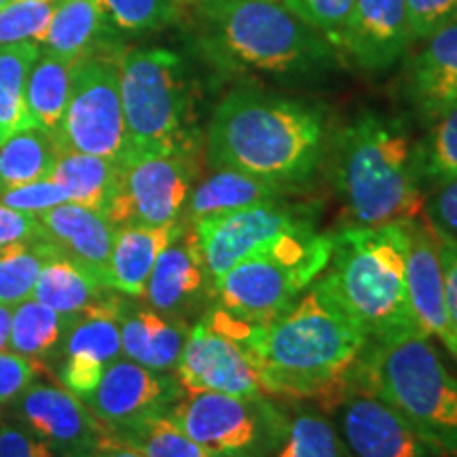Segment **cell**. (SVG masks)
I'll list each match as a JSON object with an SVG mask.
<instances>
[{
	"label": "cell",
	"mask_w": 457,
	"mask_h": 457,
	"mask_svg": "<svg viewBox=\"0 0 457 457\" xmlns=\"http://www.w3.org/2000/svg\"><path fill=\"white\" fill-rule=\"evenodd\" d=\"M328 111L318 102L239 85L220 98L204 134L210 170H236L288 195L303 193L327 162Z\"/></svg>",
	"instance_id": "obj_1"
},
{
	"label": "cell",
	"mask_w": 457,
	"mask_h": 457,
	"mask_svg": "<svg viewBox=\"0 0 457 457\" xmlns=\"http://www.w3.org/2000/svg\"><path fill=\"white\" fill-rule=\"evenodd\" d=\"M191 45L210 71L237 81H318L343 66L333 43L282 0L195 3Z\"/></svg>",
	"instance_id": "obj_2"
},
{
	"label": "cell",
	"mask_w": 457,
	"mask_h": 457,
	"mask_svg": "<svg viewBox=\"0 0 457 457\" xmlns=\"http://www.w3.org/2000/svg\"><path fill=\"white\" fill-rule=\"evenodd\" d=\"M244 343L271 396L324 407L350 379L369 339L316 279L276 318L248 322Z\"/></svg>",
	"instance_id": "obj_3"
},
{
	"label": "cell",
	"mask_w": 457,
	"mask_h": 457,
	"mask_svg": "<svg viewBox=\"0 0 457 457\" xmlns=\"http://www.w3.org/2000/svg\"><path fill=\"white\" fill-rule=\"evenodd\" d=\"M333 185L347 227H381L421 216L415 138L398 114L364 108L335 131L328 148Z\"/></svg>",
	"instance_id": "obj_4"
},
{
	"label": "cell",
	"mask_w": 457,
	"mask_h": 457,
	"mask_svg": "<svg viewBox=\"0 0 457 457\" xmlns=\"http://www.w3.org/2000/svg\"><path fill=\"white\" fill-rule=\"evenodd\" d=\"M318 279L370 343L428 335L409 296L404 222L333 233V253Z\"/></svg>",
	"instance_id": "obj_5"
},
{
	"label": "cell",
	"mask_w": 457,
	"mask_h": 457,
	"mask_svg": "<svg viewBox=\"0 0 457 457\" xmlns=\"http://www.w3.org/2000/svg\"><path fill=\"white\" fill-rule=\"evenodd\" d=\"M119 85L128 159L155 153H202L197 85L185 57L165 47L131 49L119 60Z\"/></svg>",
	"instance_id": "obj_6"
},
{
	"label": "cell",
	"mask_w": 457,
	"mask_h": 457,
	"mask_svg": "<svg viewBox=\"0 0 457 457\" xmlns=\"http://www.w3.org/2000/svg\"><path fill=\"white\" fill-rule=\"evenodd\" d=\"M352 373L392 404L432 447L457 457V377L430 335L369 341Z\"/></svg>",
	"instance_id": "obj_7"
},
{
	"label": "cell",
	"mask_w": 457,
	"mask_h": 457,
	"mask_svg": "<svg viewBox=\"0 0 457 457\" xmlns=\"http://www.w3.org/2000/svg\"><path fill=\"white\" fill-rule=\"evenodd\" d=\"M333 233L295 228L250 253L214 282V303L239 320L262 324L290 307L327 270Z\"/></svg>",
	"instance_id": "obj_8"
},
{
	"label": "cell",
	"mask_w": 457,
	"mask_h": 457,
	"mask_svg": "<svg viewBox=\"0 0 457 457\" xmlns=\"http://www.w3.org/2000/svg\"><path fill=\"white\" fill-rule=\"evenodd\" d=\"M168 415L216 457H273L290 421L288 404L273 396L220 392L185 394Z\"/></svg>",
	"instance_id": "obj_9"
},
{
	"label": "cell",
	"mask_w": 457,
	"mask_h": 457,
	"mask_svg": "<svg viewBox=\"0 0 457 457\" xmlns=\"http://www.w3.org/2000/svg\"><path fill=\"white\" fill-rule=\"evenodd\" d=\"M119 60L94 51L72 64L64 114L51 134L60 153H87L119 165L128 159Z\"/></svg>",
	"instance_id": "obj_10"
},
{
	"label": "cell",
	"mask_w": 457,
	"mask_h": 457,
	"mask_svg": "<svg viewBox=\"0 0 457 457\" xmlns=\"http://www.w3.org/2000/svg\"><path fill=\"white\" fill-rule=\"evenodd\" d=\"M244 320L210 305L188 330L176 379L185 394L220 392L236 396H271L244 343Z\"/></svg>",
	"instance_id": "obj_11"
},
{
	"label": "cell",
	"mask_w": 457,
	"mask_h": 457,
	"mask_svg": "<svg viewBox=\"0 0 457 457\" xmlns=\"http://www.w3.org/2000/svg\"><path fill=\"white\" fill-rule=\"evenodd\" d=\"M199 179V153H155L121 165L119 188L106 219L114 227H162L185 219Z\"/></svg>",
	"instance_id": "obj_12"
},
{
	"label": "cell",
	"mask_w": 457,
	"mask_h": 457,
	"mask_svg": "<svg viewBox=\"0 0 457 457\" xmlns=\"http://www.w3.org/2000/svg\"><path fill=\"white\" fill-rule=\"evenodd\" d=\"M320 204L279 197L233 212L191 222L212 282L273 237L295 228L316 227Z\"/></svg>",
	"instance_id": "obj_13"
},
{
	"label": "cell",
	"mask_w": 457,
	"mask_h": 457,
	"mask_svg": "<svg viewBox=\"0 0 457 457\" xmlns=\"http://www.w3.org/2000/svg\"><path fill=\"white\" fill-rule=\"evenodd\" d=\"M320 409L333 420L347 457H445L353 373Z\"/></svg>",
	"instance_id": "obj_14"
},
{
	"label": "cell",
	"mask_w": 457,
	"mask_h": 457,
	"mask_svg": "<svg viewBox=\"0 0 457 457\" xmlns=\"http://www.w3.org/2000/svg\"><path fill=\"white\" fill-rule=\"evenodd\" d=\"M182 396L185 390L176 375L119 358L104 370L96 390L81 400L108 432H114L146 417L168 413Z\"/></svg>",
	"instance_id": "obj_15"
},
{
	"label": "cell",
	"mask_w": 457,
	"mask_h": 457,
	"mask_svg": "<svg viewBox=\"0 0 457 457\" xmlns=\"http://www.w3.org/2000/svg\"><path fill=\"white\" fill-rule=\"evenodd\" d=\"M128 296L112 293L85 310L64 341L60 384L85 398L100 384L104 370L123 358L121 312Z\"/></svg>",
	"instance_id": "obj_16"
},
{
	"label": "cell",
	"mask_w": 457,
	"mask_h": 457,
	"mask_svg": "<svg viewBox=\"0 0 457 457\" xmlns=\"http://www.w3.org/2000/svg\"><path fill=\"white\" fill-rule=\"evenodd\" d=\"M404 0H353L343 28L339 55L364 74H384L411 54Z\"/></svg>",
	"instance_id": "obj_17"
},
{
	"label": "cell",
	"mask_w": 457,
	"mask_h": 457,
	"mask_svg": "<svg viewBox=\"0 0 457 457\" xmlns=\"http://www.w3.org/2000/svg\"><path fill=\"white\" fill-rule=\"evenodd\" d=\"M142 299L163 316L185 322L199 318L214 303V282L188 222L159 254Z\"/></svg>",
	"instance_id": "obj_18"
},
{
	"label": "cell",
	"mask_w": 457,
	"mask_h": 457,
	"mask_svg": "<svg viewBox=\"0 0 457 457\" xmlns=\"http://www.w3.org/2000/svg\"><path fill=\"white\" fill-rule=\"evenodd\" d=\"M15 411L21 424L37 436L71 455L94 453L108 434L87 404L64 386L34 381L15 400Z\"/></svg>",
	"instance_id": "obj_19"
},
{
	"label": "cell",
	"mask_w": 457,
	"mask_h": 457,
	"mask_svg": "<svg viewBox=\"0 0 457 457\" xmlns=\"http://www.w3.org/2000/svg\"><path fill=\"white\" fill-rule=\"evenodd\" d=\"M400 94L421 125L457 106V20L417 43L404 57Z\"/></svg>",
	"instance_id": "obj_20"
},
{
	"label": "cell",
	"mask_w": 457,
	"mask_h": 457,
	"mask_svg": "<svg viewBox=\"0 0 457 457\" xmlns=\"http://www.w3.org/2000/svg\"><path fill=\"white\" fill-rule=\"evenodd\" d=\"M407 228V284L417 320L430 337L447 347L457 362V327L445 299V279L438 261L436 237L428 222L417 219L403 220Z\"/></svg>",
	"instance_id": "obj_21"
},
{
	"label": "cell",
	"mask_w": 457,
	"mask_h": 457,
	"mask_svg": "<svg viewBox=\"0 0 457 457\" xmlns=\"http://www.w3.org/2000/svg\"><path fill=\"white\" fill-rule=\"evenodd\" d=\"M38 222L43 227V237L57 253L98 279L102 286L111 288L108 262L117 227L106 219V214L66 202L43 212Z\"/></svg>",
	"instance_id": "obj_22"
},
{
	"label": "cell",
	"mask_w": 457,
	"mask_h": 457,
	"mask_svg": "<svg viewBox=\"0 0 457 457\" xmlns=\"http://www.w3.org/2000/svg\"><path fill=\"white\" fill-rule=\"evenodd\" d=\"M119 322H121L123 358L159 373L176 370L191 324L163 316L153 307H136L128 301Z\"/></svg>",
	"instance_id": "obj_23"
},
{
	"label": "cell",
	"mask_w": 457,
	"mask_h": 457,
	"mask_svg": "<svg viewBox=\"0 0 457 457\" xmlns=\"http://www.w3.org/2000/svg\"><path fill=\"white\" fill-rule=\"evenodd\" d=\"M185 227V220L162 227H117L114 231L108 286L128 299H142L159 254Z\"/></svg>",
	"instance_id": "obj_24"
},
{
	"label": "cell",
	"mask_w": 457,
	"mask_h": 457,
	"mask_svg": "<svg viewBox=\"0 0 457 457\" xmlns=\"http://www.w3.org/2000/svg\"><path fill=\"white\" fill-rule=\"evenodd\" d=\"M279 197H290L282 188L270 182L242 174V171L219 168L193 187L185 210V222H197L208 216L233 212V210L250 208V205L273 202Z\"/></svg>",
	"instance_id": "obj_25"
},
{
	"label": "cell",
	"mask_w": 457,
	"mask_h": 457,
	"mask_svg": "<svg viewBox=\"0 0 457 457\" xmlns=\"http://www.w3.org/2000/svg\"><path fill=\"white\" fill-rule=\"evenodd\" d=\"M121 165L87 153L64 151L51 179L66 188L68 202L106 214L119 188Z\"/></svg>",
	"instance_id": "obj_26"
},
{
	"label": "cell",
	"mask_w": 457,
	"mask_h": 457,
	"mask_svg": "<svg viewBox=\"0 0 457 457\" xmlns=\"http://www.w3.org/2000/svg\"><path fill=\"white\" fill-rule=\"evenodd\" d=\"M106 17L100 0H57L43 45L68 62L94 54L102 41Z\"/></svg>",
	"instance_id": "obj_27"
},
{
	"label": "cell",
	"mask_w": 457,
	"mask_h": 457,
	"mask_svg": "<svg viewBox=\"0 0 457 457\" xmlns=\"http://www.w3.org/2000/svg\"><path fill=\"white\" fill-rule=\"evenodd\" d=\"M79 316H66L37 299L20 303L13 307L7 350L45 362L60 347H64L68 330Z\"/></svg>",
	"instance_id": "obj_28"
},
{
	"label": "cell",
	"mask_w": 457,
	"mask_h": 457,
	"mask_svg": "<svg viewBox=\"0 0 457 457\" xmlns=\"http://www.w3.org/2000/svg\"><path fill=\"white\" fill-rule=\"evenodd\" d=\"M38 55L34 41L0 45V145L37 125L26 106V81Z\"/></svg>",
	"instance_id": "obj_29"
},
{
	"label": "cell",
	"mask_w": 457,
	"mask_h": 457,
	"mask_svg": "<svg viewBox=\"0 0 457 457\" xmlns=\"http://www.w3.org/2000/svg\"><path fill=\"white\" fill-rule=\"evenodd\" d=\"M111 293V288L102 286L98 279L57 253L43 267L38 282L34 286L32 299L66 316H79Z\"/></svg>",
	"instance_id": "obj_30"
},
{
	"label": "cell",
	"mask_w": 457,
	"mask_h": 457,
	"mask_svg": "<svg viewBox=\"0 0 457 457\" xmlns=\"http://www.w3.org/2000/svg\"><path fill=\"white\" fill-rule=\"evenodd\" d=\"M57 157L60 151L49 131L37 125L17 131L0 145V193L51 179Z\"/></svg>",
	"instance_id": "obj_31"
},
{
	"label": "cell",
	"mask_w": 457,
	"mask_h": 457,
	"mask_svg": "<svg viewBox=\"0 0 457 457\" xmlns=\"http://www.w3.org/2000/svg\"><path fill=\"white\" fill-rule=\"evenodd\" d=\"M72 62L64 57L41 51L34 62L26 81V106L37 128L54 134L64 114L68 94H71Z\"/></svg>",
	"instance_id": "obj_32"
},
{
	"label": "cell",
	"mask_w": 457,
	"mask_h": 457,
	"mask_svg": "<svg viewBox=\"0 0 457 457\" xmlns=\"http://www.w3.org/2000/svg\"><path fill=\"white\" fill-rule=\"evenodd\" d=\"M284 443L273 457H347L333 420L310 400H290Z\"/></svg>",
	"instance_id": "obj_33"
},
{
	"label": "cell",
	"mask_w": 457,
	"mask_h": 457,
	"mask_svg": "<svg viewBox=\"0 0 457 457\" xmlns=\"http://www.w3.org/2000/svg\"><path fill=\"white\" fill-rule=\"evenodd\" d=\"M415 140V171L421 188L430 193L445 182L457 180V106L424 125Z\"/></svg>",
	"instance_id": "obj_34"
},
{
	"label": "cell",
	"mask_w": 457,
	"mask_h": 457,
	"mask_svg": "<svg viewBox=\"0 0 457 457\" xmlns=\"http://www.w3.org/2000/svg\"><path fill=\"white\" fill-rule=\"evenodd\" d=\"M57 250L45 237L15 242L0 248V303L15 307L32 299L43 267Z\"/></svg>",
	"instance_id": "obj_35"
},
{
	"label": "cell",
	"mask_w": 457,
	"mask_h": 457,
	"mask_svg": "<svg viewBox=\"0 0 457 457\" xmlns=\"http://www.w3.org/2000/svg\"><path fill=\"white\" fill-rule=\"evenodd\" d=\"M145 457H216L193 441L168 413L153 415L111 432Z\"/></svg>",
	"instance_id": "obj_36"
},
{
	"label": "cell",
	"mask_w": 457,
	"mask_h": 457,
	"mask_svg": "<svg viewBox=\"0 0 457 457\" xmlns=\"http://www.w3.org/2000/svg\"><path fill=\"white\" fill-rule=\"evenodd\" d=\"M191 0H100L106 24L125 34H148L179 24Z\"/></svg>",
	"instance_id": "obj_37"
},
{
	"label": "cell",
	"mask_w": 457,
	"mask_h": 457,
	"mask_svg": "<svg viewBox=\"0 0 457 457\" xmlns=\"http://www.w3.org/2000/svg\"><path fill=\"white\" fill-rule=\"evenodd\" d=\"M57 0H11L0 9V45L45 41Z\"/></svg>",
	"instance_id": "obj_38"
},
{
	"label": "cell",
	"mask_w": 457,
	"mask_h": 457,
	"mask_svg": "<svg viewBox=\"0 0 457 457\" xmlns=\"http://www.w3.org/2000/svg\"><path fill=\"white\" fill-rule=\"evenodd\" d=\"M282 3L313 30L327 37L333 47L339 51L341 34L347 17H350L353 0H282Z\"/></svg>",
	"instance_id": "obj_39"
},
{
	"label": "cell",
	"mask_w": 457,
	"mask_h": 457,
	"mask_svg": "<svg viewBox=\"0 0 457 457\" xmlns=\"http://www.w3.org/2000/svg\"><path fill=\"white\" fill-rule=\"evenodd\" d=\"M66 202H68L66 188L62 187L60 182H55L54 179L37 180V182H30V185L13 187L0 193V204L32 216H41L43 212H47V210Z\"/></svg>",
	"instance_id": "obj_40"
},
{
	"label": "cell",
	"mask_w": 457,
	"mask_h": 457,
	"mask_svg": "<svg viewBox=\"0 0 457 457\" xmlns=\"http://www.w3.org/2000/svg\"><path fill=\"white\" fill-rule=\"evenodd\" d=\"M43 373V362L20 356L15 352H0V407L15 403Z\"/></svg>",
	"instance_id": "obj_41"
},
{
	"label": "cell",
	"mask_w": 457,
	"mask_h": 457,
	"mask_svg": "<svg viewBox=\"0 0 457 457\" xmlns=\"http://www.w3.org/2000/svg\"><path fill=\"white\" fill-rule=\"evenodd\" d=\"M404 7L413 47L441 26L457 20V0H404Z\"/></svg>",
	"instance_id": "obj_42"
},
{
	"label": "cell",
	"mask_w": 457,
	"mask_h": 457,
	"mask_svg": "<svg viewBox=\"0 0 457 457\" xmlns=\"http://www.w3.org/2000/svg\"><path fill=\"white\" fill-rule=\"evenodd\" d=\"M91 455V453H89ZM0 457H87L71 455L37 436L21 421H0Z\"/></svg>",
	"instance_id": "obj_43"
},
{
	"label": "cell",
	"mask_w": 457,
	"mask_h": 457,
	"mask_svg": "<svg viewBox=\"0 0 457 457\" xmlns=\"http://www.w3.org/2000/svg\"><path fill=\"white\" fill-rule=\"evenodd\" d=\"M421 219L438 236L457 239V180L445 182L426 193Z\"/></svg>",
	"instance_id": "obj_44"
},
{
	"label": "cell",
	"mask_w": 457,
	"mask_h": 457,
	"mask_svg": "<svg viewBox=\"0 0 457 457\" xmlns=\"http://www.w3.org/2000/svg\"><path fill=\"white\" fill-rule=\"evenodd\" d=\"M43 237V227L38 216L20 212L0 204V248L15 242H30Z\"/></svg>",
	"instance_id": "obj_45"
},
{
	"label": "cell",
	"mask_w": 457,
	"mask_h": 457,
	"mask_svg": "<svg viewBox=\"0 0 457 457\" xmlns=\"http://www.w3.org/2000/svg\"><path fill=\"white\" fill-rule=\"evenodd\" d=\"M434 237H436L438 261H441L445 279V299H447L449 313L457 327V239L438 236V233H434Z\"/></svg>",
	"instance_id": "obj_46"
},
{
	"label": "cell",
	"mask_w": 457,
	"mask_h": 457,
	"mask_svg": "<svg viewBox=\"0 0 457 457\" xmlns=\"http://www.w3.org/2000/svg\"><path fill=\"white\" fill-rule=\"evenodd\" d=\"M94 457H145L140 451H136L131 445L123 443L121 438H117L114 434L108 432L102 443L98 445V449L94 451Z\"/></svg>",
	"instance_id": "obj_47"
},
{
	"label": "cell",
	"mask_w": 457,
	"mask_h": 457,
	"mask_svg": "<svg viewBox=\"0 0 457 457\" xmlns=\"http://www.w3.org/2000/svg\"><path fill=\"white\" fill-rule=\"evenodd\" d=\"M11 318H13V307L0 303V352L7 350L11 335Z\"/></svg>",
	"instance_id": "obj_48"
},
{
	"label": "cell",
	"mask_w": 457,
	"mask_h": 457,
	"mask_svg": "<svg viewBox=\"0 0 457 457\" xmlns=\"http://www.w3.org/2000/svg\"><path fill=\"white\" fill-rule=\"evenodd\" d=\"M193 3H219V0H193Z\"/></svg>",
	"instance_id": "obj_49"
},
{
	"label": "cell",
	"mask_w": 457,
	"mask_h": 457,
	"mask_svg": "<svg viewBox=\"0 0 457 457\" xmlns=\"http://www.w3.org/2000/svg\"><path fill=\"white\" fill-rule=\"evenodd\" d=\"M9 3H11V0H0V9H3L4 4H9Z\"/></svg>",
	"instance_id": "obj_50"
},
{
	"label": "cell",
	"mask_w": 457,
	"mask_h": 457,
	"mask_svg": "<svg viewBox=\"0 0 457 457\" xmlns=\"http://www.w3.org/2000/svg\"><path fill=\"white\" fill-rule=\"evenodd\" d=\"M87 457H94V453H91V455H87Z\"/></svg>",
	"instance_id": "obj_51"
}]
</instances>
